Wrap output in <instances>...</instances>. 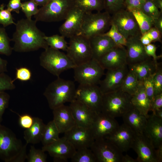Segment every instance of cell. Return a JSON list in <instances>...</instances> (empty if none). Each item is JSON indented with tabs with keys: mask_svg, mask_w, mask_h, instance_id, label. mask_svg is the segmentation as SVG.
Instances as JSON below:
<instances>
[{
	"mask_svg": "<svg viewBox=\"0 0 162 162\" xmlns=\"http://www.w3.org/2000/svg\"><path fill=\"white\" fill-rule=\"evenodd\" d=\"M46 155L42 149H37L33 146H31L29 153L27 155L28 162H46Z\"/></svg>",
	"mask_w": 162,
	"mask_h": 162,
	"instance_id": "40",
	"label": "cell"
},
{
	"mask_svg": "<svg viewBox=\"0 0 162 162\" xmlns=\"http://www.w3.org/2000/svg\"><path fill=\"white\" fill-rule=\"evenodd\" d=\"M129 71L128 65L118 69L108 70L104 79L100 81L99 88L103 94L121 89Z\"/></svg>",
	"mask_w": 162,
	"mask_h": 162,
	"instance_id": "14",
	"label": "cell"
},
{
	"mask_svg": "<svg viewBox=\"0 0 162 162\" xmlns=\"http://www.w3.org/2000/svg\"><path fill=\"white\" fill-rule=\"evenodd\" d=\"M109 30L103 34L110 37L117 46H125L127 39L119 32L116 26L111 22Z\"/></svg>",
	"mask_w": 162,
	"mask_h": 162,
	"instance_id": "37",
	"label": "cell"
},
{
	"mask_svg": "<svg viewBox=\"0 0 162 162\" xmlns=\"http://www.w3.org/2000/svg\"><path fill=\"white\" fill-rule=\"evenodd\" d=\"M37 21L22 19L15 25L16 29L11 40L14 42L13 50L19 52L34 51L49 46L44 39V33L38 28Z\"/></svg>",
	"mask_w": 162,
	"mask_h": 162,
	"instance_id": "1",
	"label": "cell"
},
{
	"mask_svg": "<svg viewBox=\"0 0 162 162\" xmlns=\"http://www.w3.org/2000/svg\"><path fill=\"white\" fill-rule=\"evenodd\" d=\"M111 24V15L106 11L85 13L77 35L89 39L106 32Z\"/></svg>",
	"mask_w": 162,
	"mask_h": 162,
	"instance_id": "6",
	"label": "cell"
},
{
	"mask_svg": "<svg viewBox=\"0 0 162 162\" xmlns=\"http://www.w3.org/2000/svg\"><path fill=\"white\" fill-rule=\"evenodd\" d=\"M22 5L21 0H10L7 5V9L11 12H15L18 14Z\"/></svg>",
	"mask_w": 162,
	"mask_h": 162,
	"instance_id": "52",
	"label": "cell"
},
{
	"mask_svg": "<svg viewBox=\"0 0 162 162\" xmlns=\"http://www.w3.org/2000/svg\"><path fill=\"white\" fill-rule=\"evenodd\" d=\"M75 6L85 13L104 9V0H74Z\"/></svg>",
	"mask_w": 162,
	"mask_h": 162,
	"instance_id": "31",
	"label": "cell"
},
{
	"mask_svg": "<svg viewBox=\"0 0 162 162\" xmlns=\"http://www.w3.org/2000/svg\"><path fill=\"white\" fill-rule=\"evenodd\" d=\"M69 106L76 125L84 127H91L97 113L76 99L70 102Z\"/></svg>",
	"mask_w": 162,
	"mask_h": 162,
	"instance_id": "21",
	"label": "cell"
},
{
	"mask_svg": "<svg viewBox=\"0 0 162 162\" xmlns=\"http://www.w3.org/2000/svg\"><path fill=\"white\" fill-rule=\"evenodd\" d=\"M72 162H97L96 158L89 148L76 150L71 158Z\"/></svg>",
	"mask_w": 162,
	"mask_h": 162,
	"instance_id": "34",
	"label": "cell"
},
{
	"mask_svg": "<svg viewBox=\"0 0 162 162\" xmlns=\"http://www.w3.org/2000/svg\"><path fill=\"white\" fill-rule=\"evenodd\" d=\"M119 125L115 118L101 112L97 113L91 127L94 140L105 138Z\"/></svg>",
	"mask_w": 162,
	"mask_h": 162,
	"instance_id": "17",
	"label": "cell"
},
{
	"mask_svg": "<svg viewBox=\"0 0 162 162\" xmlns=\"http://www.w3.org/2000/svg\"><path fill=\"white\" fill-rule=\"evenodd\" d=\"M140 9L144 14L153 19L158 18L162 13L155 5L153 0H145Z\"/></svg>",
	"mask_w": 162,
	"mask_h": 162,
	"instance_id": "38",
	"label": "cell"
},
{
	"mask_svg": "<svg viewBox=\"0 0 162 162\" xmlns=\"http://www.w3.org/2000/svg\"><path fill=\"white\" fill-rule=\"evenodd\" d=\"M14 81L5 73H0V91L13 90L16 88Z\"/></svg>",
	"mask_w": 162,
	"mask_h": 162,
	"instance_id": "45",
	"label": "cell"
},
{
	"mask_svg": "<svg viewBox=\"0 0 162 162\" xmlns=\"http://www.w3.org/2000/svg\"><path fill=\"white\" fill-rule=\"evenodd\" d=\"M136 135L130 128L123 123L105 138L111 142L123 152L131 148Z\"/></svg>",
	"mask_w": 162,
	"mask_h": 162,
	"instance_id": "16",
	"label": "cell"
},
{
	"mask_svg": "<svg viewBox=\"0 0 162 162\" xmlns=\"http://www.w3.org/2000/svg\"><path fill=\"white\" fill-rule=\"evenodd\" d=\"M44 39L49 47L59 50L66 51L68 45L63 36L58 34L49 36L45 35Z\"/></svg>",
	"mask_w": 162,
	"mask_h": 162,
	"instance_id": "35",
	"label": "cell"
},
{
	"mask_svg": "<svg viewBox=\"0 0 162 162\" xmlns=\"http://www.w3.org/2000/svg\"><path fill=\"white\" fill-rule=\"evenodd\" d=\"M53 121L60 133H64L76 125L70 106L64 104L52 110Z\"/></svg>",
	"mask_w": 162,
	"mask_h": 162,
	"instance_id": "23",
	"label": "cell"
},
{
	"mask_svg": "<svg viewBox=\"0 0 162 162\" xmlns=\"http://www.w3.org/2000/svg\"><path fill=\"white\" fill-rule=\"evenodd\" d=\"M38 6L33 0H30L22 3L21 9L26 18L31 19L32 16H34L38 13Z\"/></svg>",
	"mask_w": 162,
	"mask_h": 162,
	"instance_id": "41",
	"label": "cell"
},
{
	"mask_svg": "<svg viewBox=\"0 0 162 162\" xmlns=\"http://www.w3.org/2000/svg\"><path fill=\"white\" fill-rule=\"evenodd\" d=\"M60 133L53 120L45 125L41 142L43 146L51 143L60 138Z\"/></svg>",
	"mask_w": 162,
	"mask_h": 162,
	"instance_id": "32",
	"label": "cell"
},
{
	"mask_svg": "<svg viewBox=\"0 0 162 162\" xmlns=\"http://www.w3.org/2000/svg\"><path fill=\"white\" fill-rule=\"evenodd\" d=\"M131 148L137 155V162H157L156 148L143 134H136Z\"/></svg>",
	"mask_w": 162,
	"mask_h": 162,
	"instance_id": "15",
	"label": "cell"
},
{
	"mask_svg": "<svg viewBox=\"0 0 162 162\" xmlns=\"http://www.w3.org/2000/svg\"><path fill=\"white\" fill-rule=\"evenodd\" d=\"M85 13L75 6L67 15L59 31L64 38H70L77 35L80 29Z\"/></svg>",
	"mask_w": 162,
	"mask_h": 162,
	"instance_id": "19",
	"label": "cell"
},
{
	"mask_svg": "<svg viewBox=\"0 0 162 162\" xmlns=\"http://www.w3.org/2000/svg\"><path fill=\"white\" fill-rule=\"evenodd\" d=\"M128 10L135 16L142 35L153 27L154 19L144 14L140 9H133Z\"/></svg>",
	"mask_w": 162,
	"mask_h": 162,
	"instance_id": "30",
	"label": "cell"
},
{
	"mask_svg": "<svg viewBox=\"0 0 162 162\" xmlns=\"http://www.w3.org/2000/svg\"><path fill=\"white\" fill-rule=\"evenodd\" d=\"M15 78L14 81L18 80L21 81H27L30 80L32 77L30 70L26 67H21L16 69Z\"/></svg>",
	"mask_w": 162,
	"mask_h": 162,
	"instance_id": "47",
	"label": "cell"
},
{
	"mask_svg": "<svg viewBox=\"0 0 162 162\" xmlns=\"http://www.w3.org/2000/svg\"><path fill=\"white\" fill-rule=\"evenodd\" d=\"M162 109V93L154 96L151 103V111L152 113Z\"/></svg>",
	"mask_w": 162,
	"mask_h": 162,
	"instance_id": "51",
	"label": "cell"
},
{
	"mask_svg": "<svg viewBox=\"0 0 162 162\" xmlns=\"http://www.w3.org/2000/svg\"><path fill=\"white\" fill-rule=\"evenodd\" d=\"M10 98L9 94L5 91H0V124L3 120V116L8 107Z\"/></svg>",
	"mask_w": 162,
	"mask_h": 162,
	"instance_id": "46",
	"label": "cell"
},
{
	"mask_svg": "<svg viewBox=\"0 0 162 162\" xmlns=\"http://www.w3.org/2000/svg\"><path fill=\"white\" fill-rule=\"evenodd\" d=\"M4 27H0V54L9 56L13 50L10 42L11 41Z\"/></svg>",
	"mask_w": 162,
	"mask_h": 162,
	"instance_id": "36",
	"label": "cell"
},
{
	"mask_svg": "<svg viewBox=\"0 0 162 162\" xmlns=\"http://www.w3.org/2000/svg\"><path fill=\"white\" fill-rule=\"evenodd\" d=\"M143 34H145L149 37L152 42L156 41L161 42L160 33L155 28L152 27L148 31Z\"/></svg>",
	"mask_w": 162,
	"mask_h": 162,
	"instance_id": "50",
	"label": "cell"
},
{
	"mask_svg": "<svg viewBox=\"0 0 162 162\" xmlns=\"http://www.w3.org/2000/svg\"><path fill=\"white\" fill-rule=\"evenodd\" d=\"M102 95L98 85L79 84L76 90L75 99L96 113L101 112Z\"/></svg>",
	"mask_w": 162,
	"mask_h": 162,
	"instance_id": "12",
	"label": "cell"
},
{
	"mask_svg": "<svg viewBox=\"0 0 162 162\" xmlns=\"http://www.w3.org/2000/svg\"><path fill=\"white\" fill-rule=\"evenodd\" d=\"M111 22L126 39L132 37L140 38L142 36L135 16L131 12L126 8L112 15Z\"/></svg>",
	"mask_w": 162,
	"mask_h": 162,
	"instance_id": "10",
	"label": "cell"
},
{
	"mask_svg": "<svg viewBox=\"0 0 162 162\" xmlns=\"http://www.w3.org/2000/svg\"><path fill=\"white\" fill-rule=\"evenodd\" d=\"M140 40L141 43L144 46L147 45L152 42L151 39L145 34L142 35L140 38Z\"/></svg>",
	"mask_w": 162,
	"mask_h": 162,
	"instance_id": "56",
	"label": "cell"
},
{
	"mask_svg": "<svg viewBox=\"0 0 162 162\" xmlns=\"http://www.w3.org/2000/svg\"><path fill=\"white\" fill-rule=\"evenodd\" d=\"M38 5L42 7L45 5L50 0H33Z\"/></svg>",
	"mask_w": 162,
	"mask_h": 162,
	"instance_id": "60",
	"label": "cell"
},
{
	"mask_svg": "<svg viewBox=\"0 0 162 162\" xmlns=\"http://www.w3.org/2000/svg\"><path fill=\"white\" fill-rule=\"evenodd\" d=\"M157 61L151 57L140 62L128 65L129 70L134 72L140 82L154 74L158 65Z\"/></svg>",
	"mask_w": 162,
	"mask_h": 162,
	"instance_id": "27",
	"label": "cell"
},
{
	"mask_svg": "<svg viewBox=\"0 0 162 162\" xmlns=\"http://www.w3.org/2000/svg\"><path fill=\"white\" fill-rule=\"evenodd\" d=\"M73 69L76 81L80 85H90L99 84L105 70L98 61L93 58Z\"/></svg>",
	"mask_w": 162,
	"mask_h": 162,
	"instance_id": "8",
	"label": "cell"
},
{
	"mask_svg": "<svg viewBox=\"0 0 162 162\" xmlns=\"http://www.w3.org/2000/svg\"><path fill=\"white\" fill-rule=\"evenodd\" d=\"M153 27L162 34V14L158 18L154 19Z\"/></svg>",
	"mask_w": 162,
	"mask_h": 162,
	"instance_id": "54",
	"label": "cell"
},
{
	"mask_svg": "<svg viewBox=\"0 0 162 162\" xmlns=\"http://www.w3.org/2000/svg\"><path fill=\"white\" fill-rule=\"evenodd\" d=\"M104 9L110 15L126 8L125 0H104Z\"/></svg>",
	"mask_w": 162,
	"mask_h": 162,
	"instance_id": "39",
	"label": "cell"
},
{
	"mask_svg": "<svg viewBox=\"0 0 162 162\" xmlns=\"http://www.w3.org/2000/svg\"><path fill=\"white\" fill-rule=\"evenodd\" d=\"M131 97L121 89L103 94L101 112L114 118L122 117L133 106Z\"/></svg>",
	"mask_w": 162,
	"mask_h": 162,
	"instance_id": "4",
	"label": "cell"
},
{
	"mask_svg": "<svg viewBox=\"0 0 162 162\" xmlns=\"http://www.w3.org/2000/svg\"><path fill=\"white\" fill-rule=\"evenodd\" d=\"M73 81L57 77L46 88L43 94L46 98L49 107L52 110L71 102L75 99L76 90Z\"/></svg>",
	"mask_w": 162,
	"mask_h": 162,
	"instance_id": "3",
	"label": "cell"
},
{
	"mask_svg": "<svg viewBox=\"0 0 162 162\" xmlns=\"http://www.w3.org/2000/svg\"><path fill=\"white\" fill-rule=\"evenodd\" d=\"M141 83L142 82L138 80L135 74L129 70L121 89L123 91L132 96L137 91Z\"/></svg>",
	"mask_w": 162,
	"mask_h": 162,
	"instance_id": "33",
	"label": "cell"
},
{
	"mask_svg": "<svg viewBox=\"0 0 162 162\" xmlns=\"http://www.w3.org/2000/svg\"><path fill=\"white\" fill-rule=\"evenodd\" d=\"M74 6V0H50L45 5L39 9L34 17L37 22L60 21L64 20Z\"/></svg>",
	"mask_w": 162,
	"mask_h": 162,
	"instance_id": "7",
	"label": "cell"
},
{
	"mask_svg": "<svg viewBox=\"0 0 162 162\" xmlns=\"http://www.w3.org/2000/svg\"><path fill=\"white\" fill-rule=\"evenodd\" d=\"M122 162H137L136 159L132 158L127 154L123 155L122 160Z\"/></svg>",
	"mask_w": 162,
	"mask_h": 162,
	"instance_id": "58",
	"label": "cell"
},
{
	"mask_svg": "<svg viewBox=\"0 0 162 162\" xmlns=\"http://www.w3.org/2000/svg\"><path fill=\"white\" fill-rule=\"evenodd\" d=\"M154 96L162 93V69L161 64L158 63L153 76Z\"/></svg>",
	"mask_w": 162,
	"mask_h": 162,
	"instance_id": "44",
	"label": "cell"
},
{
	"mask_svg": "<svg viewBox=\"0 0 162 162\" xmlns=\"http://www.w3.org/2000/svg\"><path fill=\"white\" fill-rule=\"evenodd\" d=\"M124 123L130 128L136 134H143L147 118L134 106L122 116Z\"/></svg>",
	"mask_w": 162,
	"mask_h": 162,
	"instance_id": "26",
	"label": "cell"
},
{
	"mask_svg": "<svg viewBox=\"0 0 162 162\" xmlns=\"http://www.w3.org/2000/svg\"><path fill=\"white\" fill-rule=\"evenodd\" d=\"M70 38L66 54L76 66L92 59V53L89 39L79 35Z\"/></svg>",
	"mask_w": 162,
	"mask_h": 162,
	"instance_id": "9",
	"label": "cell"
},
{
	"mask_svg": "<svg viewBox=\"0 0 162 162\" xmlns=\"http://www.w3.org/2000/svg\"></svg>",
	"mask_w": 162,
	"mask_h": 162,
	"instance_id": "62",
	"label": "cell"
},
{
	"mask_svg": "<svg viewBox=\"0 0 162 162\" xmlns=\"http://www.w3.org/2000/svg\"><path fill=\"white\" fill-rule=\"evenodd\" d=\"M143 134L155 148L162 145V119L153 114L149 115Z\"/></svg>",
	"mask_w": 162,
	"mask_h": 162,
	"instance_id": "24",
	"label": "cell"
},
{
	"mask_svg": "<svg viewBox=\"0 0 162 162\" xmlns=\"http://www.w3.org/2000/svg\"><path fill=\"white\" fill-rule=\"evenodd\" d=\"M5 5L2 4L0 6V24L5 27L16 23L14 22L11 12L7 8L4 9Z\"/></svg>",
	"mask_w": 162,
	"mask_h": 162,
	"instance_id": "42",
	"label": "cell"
},
{
	"mask_svg": "<svg viewBox=\"0 0 162 162\" xmlns=\"http://www.w3.org/2000/svg\"><path fill=\"white\" fill-rule=\"evenodd\" d=\"M144 49L147 55L150 57H152V58L156 61H157V60L161 57V56H158L156 55L157 47L154 44L151 43L144 46Z\"/></svg>",
	"mask_w": 162,
	"mask_h": 162,
	"instance_id": "49",
	"label": "cell"
},
{
	"mask_svg": "<svg viewBox=\"0 0 162 162\" xmlns=\"http://www.w3.org/2000/svg\"><path fill=\"white\" fill-rule=\"evenodd\" d=\"M153 1L156 7L162 12V0H153Z\"/></svg>",
	"mask_w": 162,
	"mask_h": 162,
	"instance_id": "59",
	"label": "cell"
},
{
	"mask_svg": "<svg viewBox=\"0 0 162 162\" xmlns=\"http://www.w3.org/2000/svg\"><path fill=\"white\" fill-rule=\"evenodd\" d=\"M145 0H125L126 9L130 10L133 9H140Z\"/></svg>",
	"mask_w": 162,
	"mask_h": 162,
	"instance_id": "53",
	"label": "cell"
},
{
	"mask_svg": "<svg viewBox=\"0 0 162 162\" xmlns=\"http://www.w3.org/2000/svg\"><path fill=\"white\" fill-rule=\"evenodd\" d=\"M90 148L97 162H122V152L106 138L95 140Z\"/></svg>",
	"mask_w": 162,
	"mask_h": 162,
	"instance_id": "11",
	"label": "cell"
},
{
	"mask_svg": "<svg viewBox=\"0 0 162 162\" xmlns=\"http://www.w3.org/2000/svg\"><path fill=\"white\" fill-rule=\"evenodd\" d=\"M92 58L98 61L106 53L117 45L110 37L103 34L89 39Z\"/></svg>",
	"mask_w": 162,
	"mask_h": 162,
	"instance_id": "25",
	"label": "cell"
},
{
	"mask_svg": "<svg viewBox=\"0 0 162 162\" xmlns=\"http://www.w3.org/2000/svg\"><path fill=\"white\" fill-rule=\"evenodd\" d=\"M17 114L19 116V123L21 128L26 129L32 126L34 122V117L27 114L21 115Z\"/></svg>",
	"mask_w": 162,
	"mask_h": 162,
	"instance_id": "48",
	"label": "cell"
},
{
	"mask_svg": "<svg viewBox=\"0 0 162 162\" xmlns=\"http://www.w3.org/2000/svg\"><path fill=\"white\" fill-rule=\"evenodd\" d=\"M10 129L0 124V159L5 162H23L27 159L26 147Z\"/></svg>",
	"mask_w": 162,
	"mask_h": 162,
	"instance_id": "2",
	"label": "cell"
},
{
	"mask_svg": "<svg viewBox=\"0 0 162 162\" xmlns=\"http://www.w3.org/2000/svg\"><path fill=\"white\" fill-rule=\"evenodd\" d=\"M140 38L132 37L127 39L125 47L128 65L140 62L150 57L146 54L144 46L141 43Z\"/></svg>",
	"mask_w": 162,
	"mask_h": 162,
	"instance_id": "22",
	"label": "cell"
},
{
	"mask_svg": "<svg viewBox=\"0 0 162 162\" xmlns=\"http://www.w3.org/2000/svg\"><path fill=\"white\" fill-rule=\"evenodd\" d=\"M156 155L157 162L162 161V145L156 148Z\"/></svg>",
	"mask_w": 162,
	"mask_h": 162,
	"instance_id": "57",
	"label": "cell"
},
{
	"mask_svg": "<svg viewBox=\"0 0 162 162\" xmlns=\"http://www.w3.org/2000/svg\"><path fill=\"white\" fill-rule=\"evenodd\" d=\"M64 134V136L76 150L84 148H90L94 140L91 127L76 125Z\"/></svg>",
	"mask_w": 162,
	"mask_h": 162,
	"instance_id": "13",
	"label": "cell"
},
{
	"mask_svg": "<svg viewBox=\"0 0 162 162\" xmlns=\"http://www.w3.org/2000/svg\"><path fill=\"white\" fill-rule=\"evenodd\" d=\"M39 62L42 67L57 77L64 71L76 66L66 54L49 46L41 54Z\"/></svg>",
	"mask_w": 162,
	"mask_h": 162,
	"instance_id": "5",
	"label": "cell"
},
{
	"mask_svg": "<svg viewBox=\"0 0 162 162\" xmlns=\"http://www.w3.org/2000/svg\"><path fill=\"white\" fill-rule=\"evenodd\" d=\"M154 73L144 78L142 81L146 94L151 101V103L154 97V86L153 80V76Z\"/></svg>",
	"mask_w": 162,
	"mask_h": 162,
	"instance_id": "43",
	"label": "cell"
},
{
	"mask_svg": "<svg viewBox=\"0 0 162 162\" xmlns=\"http://www.w3.org/2000/svg\"><path fill=\"white\" fill-rule=\"evenodd\" d=\"M34 118L32 126L24 132V138L28 144H34L41 141L46 125L41 119L37 117Z\"/></svg>",
	"mask_w": 162,
	"mask_h": 162,
	"instance_id": "29",
	"label": "cell"
},
{
	"mask_svg": "<svg viewBox=\"0 0 162 162\" xmlns=\"http://www.w3.org/2000/svg\"><path fill=\"white\" fill-rule=\"evenodd\" d=\"M42 149L48 152L55 159L64 161L71 159L76 150L64 136L51 143L43 146Z\"/></svg>",
	"mask_w": 162,
	"mask_h": 162,
	"instance_id": "18",
	"label": "cell"
},
{
	"mask_svg": "<svg viewBox=\"0 0 162 162\" xmlns=\"http://www.w3.org/2000/svg\"><path fill=\"white\" fill-rule=\"evenodd\" d=\"M156 117L162 119V109L157 111L152 114Z\"/></svg>",
	"mask_w": 162,
	"mask_h": 162,
	"instance_id": "61",
	"label": "cell"
},
{
	"mask_svg": "<svg viewBox=\"0 0 162 162\" xmlns=\"http://www.w3.org/2000/svg\"><path fill=\"white\" fill-rule=\"evenodd\" d=\"M98 61L103 68L107 70L116 69L127 65L125 46H116Z\"/></svg>",
	"mask_w": 162,
	"mask_h": 162,
	"instance_id": "20",
	"label": "cell"
},
{
	"mask_svg": "<svg viewBox=\"0 0 162 162\" xmlns=\"http://www.w3.org/2000/svg\"><path fill=\"white\" fill-rule=\"evenodd\" d=\"M131 101L133 106L147 117L151 110V102L145 92L142 83L136 92L132 96Z\"/></svg>",
	"mask_w": 162,
	"mask_h": 162,
	"instance_id": "28",
	"label": "cell"
},
{
	"mask_svg": "<svg viewBox=\"0 0 162 162\" xmlns=\"http://www.w3.org/2000/svg\"><path fill=\"white\" fill-rule=\"evenodd\" d=\"M8 62L0 56V73H5L7 71Z\"/></svg>",
	"mask_w": 162,
	"mask_h": 162,
	"instance_id": "55",
	"label": "cell"
}]
</instances>
